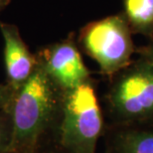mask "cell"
Masks as SVG:
<instances>
[{
    "label": "cell",
    "instance_id": "cell-1",
    "mask_svg": "<svg viewBox=\"0 0 153 153\" xmlns=\"http://www.w3.org/2000/svg\"><path fill=\"white\" fill-rule=\"evenodd\" d=\"M63 91L38 62L28 81L14 93L9 106L12 121L9 153L36 150L40 138L61 114Z\"/></svg>",
    "mask_w": 153,
    "mask_h": 153
},
{
    "label": "cell",
    "instance_id": "cell-2",
    "mask_svg": "<svg viewBox=\"0 0 153 153\" xmlns=\"http://www.w3.org/2000/svg\"><path fill=\"white\" fill-rule=\"evenodd\" d=\"M60 142L69 153H96L102 130V114L91 79L64 91Z\"/></svg>",
    "mask_w": 153,
    "mask_h": 153
},
{
    "label": "cell",
    "instance_id": "cell-3",
    "mask_svg": "<svg viewBox=\"0 0 153 153\" xmlns=\"http://www.w3.org/2000/svg\"><path fill=\"white\" fill-rule=\"evenodd\" d=\"M108 100L111 114L120 123L153 122V64L139 57L116 73Z\"/></svg>",
    "mask_w": 153,
    "mask_h": 153
},
{
    "label": "cell",
    "instance_id": "cell-4",
    "mask_svg": "<svg viewBox=\"0 0 153 153\" xmlns=\"http://www.w3.org/2000/svg\"><path fill=\"white\" fill-rule=\"evenodd\" d=\"M131 34L122 13L87 24L81 30L79 42L102 74L114 76L132 62L131 57L136 49Z\"/></svg>",
    "mask_w": 153,
    "mask_h": 153
},
{
    "label": "cell",
    "instance_id": "cell-5",
    "mask_svg": "<svg viewBox=\"0 0 153 153\" xmlns=\"http://www.w3.org/2000/svg\"><path fill=\"white\" fill-rule=\"evenodd\" d=\"M36 57L51 79L63 91L90 81V71L82 59L74 35L40 50Z\"/></svg>",
    "mask_w": 153,
    "mask_h": 153
},
{
    "label": "cell",
    "instance_id": "cell-6",
    "mask_svg": "<svg viewBox=\"0 0 153 153\" xmlns=\"http://www.w3.org/2000/svg\"><path fill=\"white\" fill-rule=\"evenodd\" d=\"M0 31L4 39V63L7 76L6 84L16 91L34 73L38 65V59L36 55L29 51L21 38L17 26L0 22Z\"/></svg>",
    "mask_w": 153,
    "mask_h": 153
},
{
    "label": "cell",
    "instance_id": "cell-7",
    "mask_svg": "<svg viewBox=\"0 0 153 153\" xmlns=\"http://www.w3.org/2000/svg\"><path fill=\"white\" fill-rule=\"evenodd\" d=\"M136 125L117 133L116 153H153V122Z\"/></svg>",
    "mask_w": 153,
    "mask_h": 153
},
{
    "label": "cell",
    "instance_id": "cell-8",
    "mask_svg": "<svg viewBox=\"0 0 153 153\" xmlns=\"http://www.w3.org/2000/svg\"><path fill=\"white\" fill-rule=\"evenodd\" d=\"M123 15L132 33L153 39V0H123Z\"/></svg>",
    "mask_w": 153,
    "mask_h": 153
},
{
    "label": "cell",
    "instance_id": "cell-9",
    "mask_svg": "<svg viewBox=\"0 0 153 153\" xmlns=\"http://www.w3.org/2000/svg\"><path fill=\"white\" fill-rule=\"evenodd\" d=\"M12 141V121L9 109L0 111V153H9Z\"/></svg>",
    "mask_w": 153,
    "mask_h": 153
},
{
    "label": "cell",
    "instance_id": "cell-10",
    "mask_svg": "<svg viewBox=\"0 0 153 153\" xmlns=\"http://www.w3.org/2000/svg\"><path fill=\"white\" fill-rule=\"evenodd\" d=\"M15 91L7 84H0V111L9 109Z\"/></svg>",
    "mask_w": 153,
    "mask_h": 153
},
{
    "label": "cell",
    "instance_id": "cell-11",
    "mask_svg": "<svg viewBox=\"0 0 153 153\" xmlns=\"http://www.w3.org/2000/svg\"><path fill=\"white\" fill-rule=\"evenodd\" d=\"M136 52L139 54L140 57L144 58V59L148 60L149 62L153 64V41L150 43V44L144 46V47L137 49Z\"/></svg>",
    "mask_w": 153,
    "mask_h": 153
},
{
    "label": "cell",
    "instance_id": "cell-12",
    "mask_svg": "<svg viewBox=\"0 0 153 153\" xmlns=\"http://www.w3.org/2000/svg\"><path fill=\"white\" fill-rule=\"evenodd\" d=\"M24 153H38V152H36V150H33V151H29V152H24Z\"/></svg>",
    "mask_w": 153,
    "mask_h": 153
},
{
    "label": "cell",
    "instance_id": "cell-13",
    "mask_svg": "<svg viewBox=\"0 0 153 153\" xmlns=\"http://www.w3.org/2000/svg\"><path fill=\"white\" fill-rule=\"evenodd\" d=\"M1 9H3V8H1V7H0V10H1Z\"/></svg>",
    "mask_w": 153,
    "mask_h": 153
}]
</instances>
